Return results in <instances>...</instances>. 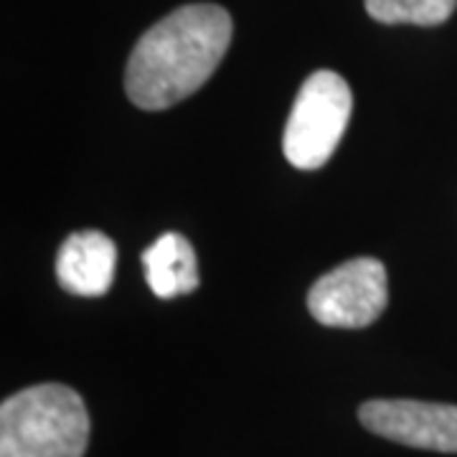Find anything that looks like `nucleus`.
Masks as SVG:
<instances>
[{
  "label": "nucleus",
  "instance_id": "nucleus-8",
  "mask_svg": "<svg viewBox=\"0 0 457 457\" xmlns=\"http://www.w3.org/2000/svg\"><path fill=\"white\" fill-rule=\"evenodd\" d=\"M363 5L384 26H440L455 13L457 0H363Z\"/></svg>",
  "mask_w": 457,
  "mask_h": 457
},
{
  "label": "nucleus",
  "instance_id": "nucleus-3",
  "mask_svg": "<svg viewBox=\"0 0 457 457\" xmlns=\"http://www.w3.org/2000/svg\"><path fill=\"white\" fill-rule=\"evenodd\" d=\"M353 95L341 74L318 69L303 82L282 135L287 163L300 170H318L330 161L348 128Z\"/></svg>",
  "mask_w": 457,
  "mask_h": 457
},
{
  "label": "nucleus",
  "instance_id": "nucleus-6",
  "mask_svg": "<svg viewBox=\"0 0 457 457\" xmlns=\"http://www.w3.org/2000/svg\"><path fill=\"white\" fill-rule=\"evenodd\" d=\"M117 246L97 228L66 237L56 254V279L62 290L79 297H102L112 287Z\"/></svg>",
  "mask_w": 457,
  "mask_h": 457
},
{
  "label": "nucleus",
  "instance_id": "nucleus-5",
  "mask_svg": "<svg viewBox=\"0 0 457 457\" xmlns=\"http://www.w3.org/2000/svg\"><path fill=\"white\" fill-rule=\"evenodd\" d=\"M361 425L384 440L457 455V404L417 399H371L359 409Z\"/></svg>",
  "mask_w": 457,
  "mask_h": 457
},
{
  "label": "nucleus",
  "instance_id": "nucleus-2",
  "mask_svg": "<svg viewBox=\"0 0 457 457\" xmlns=\"http://www.w3.org/2000/svg\"><path fill=\"white\" fill-rule=\"evenodd\" d=\"M89 411L64 384H38L0 404V457H84Z\"/></svg>",
  "mask_w": 457,
  "mask_h": 457
},
{
  "label": "nucleus",
  "instance_id": "nucleus-1",
  "mask_svg": "<svg viewBox=\"0 0 457 457\" xmlns=\"http://www.w3.org/2000/svg\"><path fill=\"white\" fill-rule=\"evenodd\" d=\"M231 16L213 3L180 5L135 44L125 92L135 107L161 112L212 79L231 44Z\"/></svg>",
  "mask_w": 457,
  "mask_h": 457
},
{
  "label": "nucleus",
  "instance_id": "nucleus-7",
  "mask_svg": "<svg viewBox=\"0 0 457 457\" xmlns=\"http://www.w3.org/2000/svg\"><path fill=\"white\" fill-rule=\"evenodd\" d=\"M145 282L155 297L170 300L198 287L196 252L179 231H165L143 252Z\"/></svg>",
  "mask_w": 457,
  "mask_h": 457
},
{
  "label": "nucleus",
  "instance_id": "nucleus-4",
  "mask_svg": "<svg viewBox=\"0 0 457 457\" xmlns=\"http://www.w3.org/2000/svg\"><path fill=\"white\" fill-rule=\"evenodd\" d=\"M389 303L386 267L374 257L343 262L308 293V311L328 328H366Z\"/></svg>",
  "mask_w": 457,
  "mask_h": 457
}]
</instances>
